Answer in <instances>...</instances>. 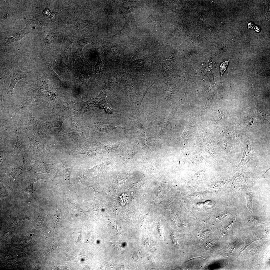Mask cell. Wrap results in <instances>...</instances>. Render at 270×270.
Instances as JSON below:
<instances>
[{
	"label": "cell",
	"mask_w": 270,
	"mask_h": 270,
	"mask_svg": "<svg viewBox=\"0 0 270 270\" xmlns=\"http://www.w3.org/2000/svg\"><path fill=\"white\" fill-rule=\"evenodd\" d=\"M246 198L247 200V206L251 212L252 211V193L248 192L246 193Z\"/></svg>",
	"instance_id": "obj_9"
},
{
	"label": "cell",
	"mask_w": 270,
	"mask_h": 270,
	"mask_svg": "<svg viewBox=\"0 0 270 270\" xmlns=\"http://www.w3.org/2000/svg\"><path fill=\"white\" fill-rule=\"evenodd\" d=\"M146 246L148 249H151L154 248V244L152 242L148 240L146 241Z\"/></svg>",
	"instance_id": "obj_14"
},
{
	"label": "cell",
	"mask_w": 270,
	"mask_h": 270,
	"mask_svg": "<svg viewBox=\"0 0 270 270\" xmlns=\"http://www.w3.org/2000/svg\"><path fill=\"white\" fill-rule=\"evenodd\" d=\"M256 157L252 146V142L250 139L246 140L244 151L241 161L235 172L242 168L248 162L254 159Z\"/></svg>",
	"instance_id": "obj_3"
},
{
	"label": "cell",
	"mask_w": 270,
	"mask_h": 270,
	"mask_svg": "<svg viewBox=\"0 0 270 270\" xmlns=\"http://www.w3.org/2000/svg\"><path fill=\"white\" fill-rule=\"evenodd\" d=\"M30 74L29 72H24L18 68H14L10 84L8 89V92L12 94L14 88L17 82L22 78H29Z\"/></svg>",
	"instance_id": "obj_4"
},
{
	"label": "cell",
	"mask_w": 270,
	"mask_h": 270,
	"mask_svg": "<svg viewBox=\"0 0 270 270\" xmlns=\"http://www.w3.org/2000/svg\"><path fill=\"white\" fill-rule=\"evenodd\" d=\"M26 82L28 86L33 88L38 92L56 89L46 74L36 80H30L28 79Z\"/></svg>",
	"instance_id": "obj_2"
},
{
	"label": "cell",
	"mask_w": 270,
	"mask_h": 270,
	"mask_svg": "<svg viewBox=\"0 0 270 270\" xmlns=\"http://www.w3.org/2000/svg\"><path fill=\"white\" fill-rule=\"evenodd\" d=\"M44 60L48 67V74L51 79L53 80L54 82L58 84L60 86H67L70 85L71 84V82L60 78L53 70L49 61L45 59H44Z\"/></svg>",
	"instance_id": "obj_5"
},
{
	"label": "cell",
	"mask_w": 270,
	"mask_h": 270,
	"mask_svg": "<svg viewBox=\"0 0 270 270\" xmlns=\"http://www.w3.org/2000/svg\"><path fill=\"white\" fill-rule=\"evenodd\" d=\"M254 112L255 114L259 116L262 118L266 120H269V118L268 116L263 113L260 111L258 110L255 108L254 110Z\"/></svg>",
	"instance_id": "obj_12"
},
{
	"label": "cell",
	"mask_w": 270,
	"mask_h": 270,
	"mask_svg": "<svg viewBox=\"0 0 270 270\" xmlns=\"http://www.w3.org/2000/svg\"><path fill=\"white\" fill-rule=\"evenodd\" d=\"M102 64L100 58H98V62L96 65L95 70V72L96 73L99 74L100 72L102 67Z\"/></svg>",
	"instance_id": "obj_13"
},
{
	"label": "cell",
	"mask_w": 270,
	"mask_h": 270,
	"mask_svg": "<svg viewBox=\"0 0 270 270\" xmlns=\"http://www.w3.org/2000/svg\"><path fill=\"white\" fill-rule=\"evenodd\" d=\"M106 95L104 91H102L96 97L90 99L85 102V104L89 107L93 106L102 107V104L106 102Z\"/></svg>",
	"instance_id": "obj_6"
},
{
	"label": "cell",
	"mask_w": 270,
	"mask_h": 270,
	"mask_svg": "<svg viewBox=\"0 0 270 270\" xmlns=\"http://www.w3.org/2000/svg\"><path fill=\"white\" fill-rule=\"evenodd\" d=\"M14 65L11 64L4 68L0 72V83H4L5 82L8 76L12 70H14Z\"/></svg>",
	"instance_id": "obj_8"
},
{
	"label": "cell",
	"mask_w": 270,
	"mask_h": 270,
	"mask_svg": "<svg viewBox=\"0 0 270 270\" xmlns=\"http://www.w3.org/2000/svg\"><path fill=\"white\" fill-rule=\"evenodd\" d=\"M118 127L114 125H110L107 124L99 123L96 124L92 125L90 127V128L92 130L95 131L101 132H102L103 129V131H104V130H106V132L107 131L106 130H107L108 131H110L112 129H114Z\"/></svg>",
	"instance_id": "obj_7"
},
{
	"label": "cell",
	"mask_w": 270,
	"mask_h": 270,
	"mask_svg": "<svg viewBox=\"0 0 270 270\" xmlns=\"http://www.w3.org/2000/svg\"><path fill=\"white\" fill-rule=\"evenodd\" d=\"M50 17L52 19V20H54L55 18V15L54 14H52L51 15Z\"/></svg>",
	"instance_id": "obj_15"
},
{
	"label": "cell",
	"mask_w": 270,
	"mask_h": 270,
	"mask_svg": "<svg viewBox=\"0 0 270 270\" xmlns=\"http://www.w3.org/2000/svg\"><path fill=\"white\" fill-rule=\"evenodd\" d=\"M230 60L223 62L222 63L220 64V70L221 79L222 74L226 69Z\"/></svg>",
	"instance_id": "obj_10"
},
{
	"label": "cell",
	"mask_w": 270,
	"mask_h": 270,
	"mask_svg": "<svg viewBox=\"0 0 270 270\" xmlns=\"http://www.w3.org/2000/svg\"><path fill=\"white\" fill-rule=\"evenodd\" d=\"M70 71L75 78L77 85L81 84L88 87L90 82L95 81V77L91 66L85 60L78 67L70 66Z\"/></svg>",
	"instance_id": "obj_1"
},
{
	"label": "cell",
	"mask_w": 270,
	"mask_h": 270,
	"mask_svg": "<svg viewBox=\"0 0 270 270\" xmlns=\"http://www.w3.org/2000/svg\"><path fill=\"white\" fill-rule=\"evenodd\" d=\"M63 170V174L66 180H67L69 182H70V175L71 170V169L70 167V168H66L64 167Z\"/></svg>",
	"instance_id": "obj_11"
}]
</instances>
